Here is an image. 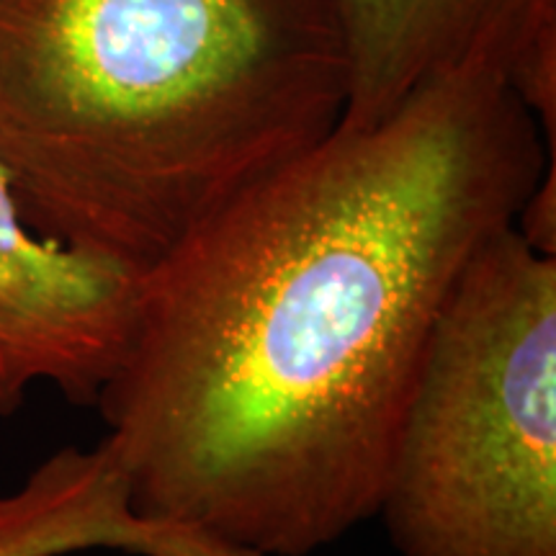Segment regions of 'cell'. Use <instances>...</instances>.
Listing matches in <instances>:
<instances>
[{
    "instance_id": "6da1fadb",
    "label": "cell",
    "mask_w": 556,
    "mask_h": 556,
    "mask_svg": "<svg viewBox=\"0 0 556 556\" xmlns=\"http://www.w3.org/2000/svg\"><path fill=\"white\" fill-rule=\"evenodd\" d=\"M552 170L503 75L464 70L199 222L142 274L96 400L137 510L253 556L377 518L451 291Z\"/></svg>"
},
{
    "instance_id": "7a4b0ae2",
    "label": "cell",
    "mask_w": 556,
    "mask_h": 556,
    "mask_svg": "<svg viewBox=\"0 0 556 556\" xmlns=\"http://www.w3.org/2000/svg\"><path fill=\"white\" fill-rule=\"evenodd\" d=\"M343 0H0V165L41 238L144 274L343 122Z\"/></svg>"
},
{
    "instance_id": "3957f363",
    "label": "cell",
    "mask_w": 556,
    "mask_h": 556,
    "mask_svg": "<svg viewBox=\"0 0 556 556\" xmlns=\"http://www.w3.org/2000/svg\"><path fill=\"white\" fill-rule=\"evenodd\" d=\"M377 518L400 556H556V255L516 225L438 317Z\"/></svg>"
},
{
    "instance_id": "277c9868",
    "label": "cell",
    "mask_w": 556,
    "mask_h": 556,
    "mask_svg": "<svg viewBox=\"0 0 556 556\" xmlns=\"http://www.w3.org/2000/svg\"><path fill=\"white\" fill-rule=\"evenodd\" d=\"M139 281L34 232L0 165V415L41 387L96 405L127 351Z\"/></svg>"
},
{
    "instance_id": "5b68a950",
    "label": "cell",
    "mask_w": 556,
    "mask_h": 556,
    "mask_svg": "<svg viewBox=\"0 0 556 556\" xmlns=\"http://www.w3.org/2000/svg\"><path fill=\"white\" fill-rule=\"evenodd\" d=\"M351 90L343 127H374L415 90L464 70L507 80L556 39V0H343Z\"/></svg>"
},
{
    "instance_id": "8992f818",
    "label": "cell",
    "mask_w": 556,
    "mask_h": 556,
    "mask_svg": "<svg viewBox=\"0 0 556 556\" xmlns=\"http://www.w3.org/2000/svg\"><path fill=\"white\" fill-rule=\"evenodd\" d=\"M131 556H222L189 528L144 518L111 451L60 448L0 492V556H65L78 552Z\"/></svg>"
}]
</instances>
